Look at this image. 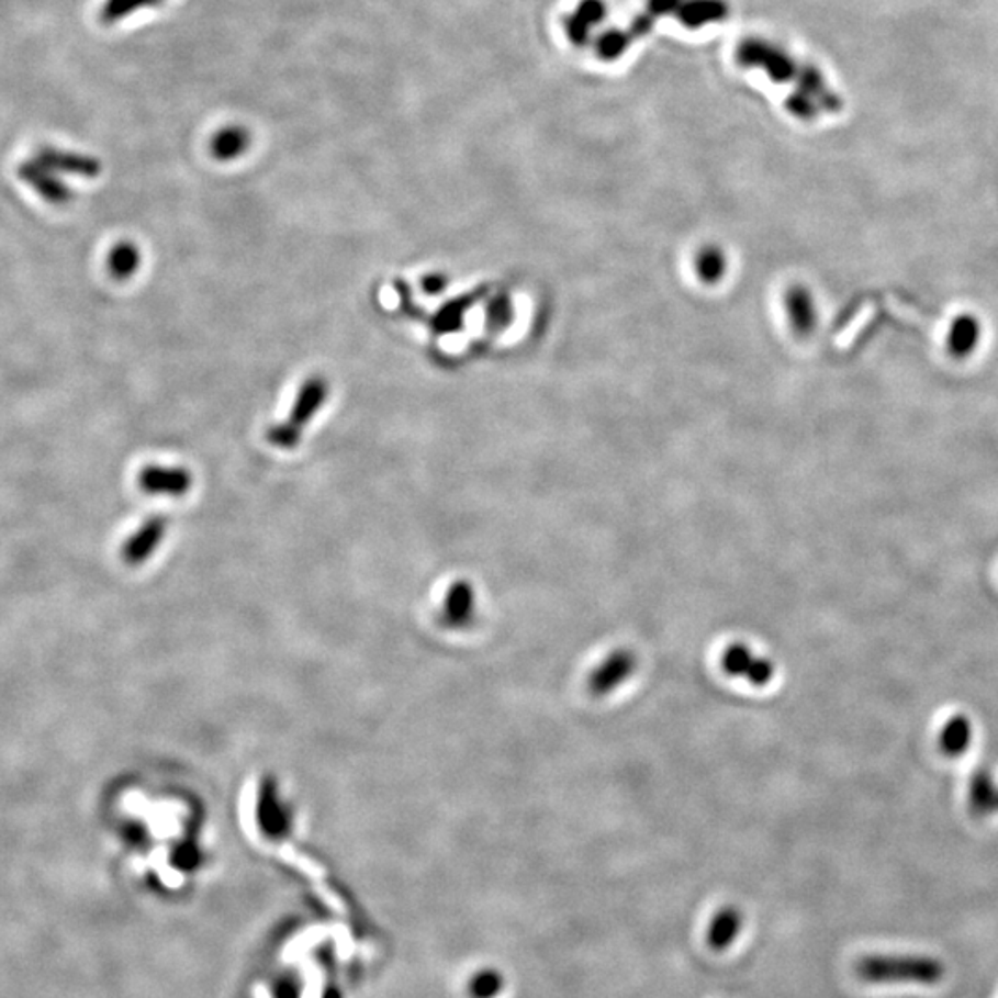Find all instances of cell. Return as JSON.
I'll use <instances>...</instances> for the list:
<instances>
[{
	"label": "cell",
	"mask_w": 998,
	"mask_h": 998,
	"mask_svg": "<svg viewBox=\"0 0 998 998\" xmlns=\"http://www.w3.org/2000/svg\"><path fill=\"white\" fill-rule=\"evenodd\" d=\"M856 975L865 984H917L938 986L945 976V965L938 957L919 954H870L860 957Z\"/></svg>",
	"instance_id": "6da1fadb"
},
{
	"label": "cell",
	"mask_w": 998,
	"mask_h": 998,
	"mask_svg": "<svg viewBox=\"0 0 998 998\" xmlns=\"http://www.w3.org/2000/svg\"><path fill=\"white\" fill-rule=\"evenodd\" d=\"M738 59L743 65L760 67L767 72L773 82L786 83L797 80L803 64H797L794 56H789L783 47L765 42V40H749L738 48Z\"/></svg>",
	"instance_id": "7a4b0ae2"
},
{
	"label": "cell",
	"mask_w": 998,
	"mask_h": 998,
	"mask_svg": "<svg viewBox=\"0 0 998 998\" xmlns=\"http://www.w3.org/2000/svg\"><path fill=\"white\" fill-rule=\"evenodd\" d=\"M721 665L730 677L743 679L753 686H765L775 675V665L771 660L754 653L745 643H732L725 649Z\"/></svg>",
	"instance_id": "3957f363"
},
{
	"label": "cell",
	"mask_w": 998,
	"mask_h": 998,
	"mask_svg": "<svg viewBox=\"0 0 998 998\" xmlns=\"http://www.w3.org/2000/svg\"><path fill=\"white\" fill-rule=\"evenodd\" d=\"M637 665V654L631 649H616L590 675V692L597 697L613 694L635 675Z\"/></svg>",
	"instance_id": "277c9868"
},
{
	"label": "cell",
	"mask_w": 998,
	"mask_h": 998,
	"mask_svg": "<svg viewBox=\"0 0 998 998\" xmlns=\"http://www.w3.org/2000/svg\"><path fill=\"white\" fill-rule=\"evenodd\" d=\"M139 485L148 494L183 496L193 485V475L186 468L150 464L141 470Z\"/></svg>",
	"instance_id": "5b68a950"
},
{
	"label": "cell",
	"mask_w": 998,
	"mask_h": 998,
	"mask_svg": "<svg viewBox=\"0 0 998 998\" xmlns=\"http://www.w3.org/2000/svg\"><path fill=\"white\" fill-rule=\"evenodd\" d=\"M984 337V326L980 318L973 313H962L954 316L949 329H946L945 345L946 350L954 359H969L978 346L982 345Z\"/></svg>",
	"instance_id": "8992f818"
},
{
	"label": "cell",
	"mask_w": 998,
	"mask_h": 998,
	"mask_svg": "<svg viewBox=\"0 0 998 998\" xmlns=\"http://www.w3.org/2000/svg\"><path fill=\"white\" fill-rule=\"evenodd\" d=\"M327 394H329V383L322 375H311L300 386L294 405H292L291 418L289 424L302 431V427L307 426L313 416L324 407Z\"/></svg>",
	"instance_id": "52a82bcc"
},
{
	"label": "cell",
	"mask_w": 998,
	"mask_h": 998,
	"mask_svg": "<svg viewBox=\"0 0 998 998\" xmlns=\"http://www.w3.org/2000/svg\"><path fill=\"white\" fill-rule=\"evenodd\" d=\"M743 929V913L736 906H725L708 924L707 943L713 951H729L740 938Z\"/></svg>",
	"instance_id": "ba28073f"
},
{
	"label": "cell",
	"mask_w": 998,
	"mask_h": 998,
	"mask_svg": "<svg viewBox=\"0 0 998 998\" xmlns=\"http://www.w3.org/2000/svg\"><path fill=\"white\" fill-rule=\"evenodd\" d=\"M250 145L251 135L245 126L228 124L224 128L216 130L215 135L211 137L210 150L213 158L218 161H234V159L240 158L250 148Z\"/></svg>",
	"instance_id": "9c48e42d"
},
{
	"label": "cell",
	"mask_w": 998,
	"mask_h": 998,
	"mask_svg": "<svg viewBox=\"0 0 998 998\" xmlns=\"http://www.w3.org/2000/svg\"><path fill=\"white\" fill-rule=\"evenodd\" d=\"M603 15H605V7H603L602 0H584V2H581V7L568 18V37H570L572 43H575L578 47H581V43L588 40L592 26L599 23Z\"/></svg>",
	"instance_id": "30bf717a"
},
{
	"label": "cell",
	"mask_w": 998,
	"mask_h": 998,
	"mask_svg": "<svg viewBox=\"0 0 998 998\" xmlns=\"http://www.w3.org/2000/svg\"><path fill=\"white\" fill-rule=\"evenodd\" d=\"M727 13L724 0H683L677 18L689 29H699L703 24L721 21Z\"/></svg>",
	"instance_id": "8fae6325"
},
{
	"label": "cell",
	"mask_w": 998,
	"mask_h": 998,
	"mask_svg": "<svg viewBox=\"0 0 998 998\" xmlns=\"http://www.w3.org/2000/svg\"><path fill=\"white\" fill-rule=\"evenodd\" d=\"M21 176L29 181L30 186L37 189V193L43 194L45 199L56 204L67 202L70 199L69 189L65 188L61 181L51 178L48 170L42 169L40 165L29 164L21 169Z\"/></svg>",
	"instance_id": "7c38bea8"
},
{
	"label": "cell",
	"mask_w": 998,
	"mask_h": 998,
	"mask_svg": "<svg viewBox=\"0 0 998 998\" xmlns=\"http://www.w3.org/2000/svg\"><path fill=\"white\" fill-rule=\"evenodd\" d=\"M139 265V248L134 243H130V240H123V243L113 246L110 256H108V270H110V274L115 280H128L137 272Z\"/></svg>",
	"instance_id": "4fadbf2b"
},
{
	"label": "cell",
	"mask_w": 998,
	"mask_h": 998,
	"mask_svg": "<svg viewBox=\"0 0 998 998\" xmlns=\"http://www.w3.org/2000/svg\"><path fill=\"white\" fill-rule=\"evenodd\" d=\"M42 164L48 165L53 169L72 172V175L89 176V178H93L100 172V164L97 159L77 156V154L56 153V150L43 153Z\"/></svg>",
	"instance_id": "5bb4252c"
},
{
	"label": "cell",
	"mask_w": 998,
	"mask_h": 998,
	"mask_svg": "<svg viewBox=\"0 0 998 998\" xmlns=\"http://www.w3.org/2000/svg\"><path fill=\"white\" fill-rule=\"evenodd\" d=\"M165 531V520L161 516H156L153 520L146 522L145 526L141 527L137 535H135L132 540H130L128 546H126V554L132 561H139L143 557L150 553L156 543L161 540Z\"/></svg>",
	"instance_id": "9a60e30c"
},
{
	"label": "cell",
	"mask_w": 998,
	"mask_h": 998,
	"mask_svg": "<svg viewBox=\"0 0 998 998\" xmlns=\"http://www.w3.org/2000/svg\"><path fill=\"white\" fill-rule=\"evenodd\" d=\"M505 989V976L502 971L486 967L475 973L468 982L470 998H497Z\"/></svg>",
	"instance_id": "2e32d148"
},
{
	"label": "cell",
	"mask_w": 998,
	"mask_h": 998,
	"mask_svg": "<svg viewBox=\"0 0 998 998\" xmlns=\"http://www.w3.org/2000/svg\"><path fill=\"white\" fill-rule=\"evenodd\" d=\"M971 745V724L964 718H954L941 732V749L951 756H960Z\"/></svg>",
	"instance_id": "e0dca14e"
},
{
	"label": "cell",
	"mask_w": 998,
	"mask_h": 998,
	"mask_svg": "<svg viewBox=\"0 0 998 998\" xmlns=\"http://www.w3.org/2000/svg\"><path fill=\"white\" fill-rule=\"evenodd\" d=\"M789 311H792V316H794V326L799 332L808 333L814 329V326H816V305H814L810 292L803 291V289L794 291L792 299H789Z\"/></svg>",
	"instance_id": "ac0fdd59"
},
{
	"label": "cell",
	"mask_w": 998,
	"mask_h": 998,
	"mask_svg": "<svg viewBox=\"0 0 998 998\" xmlns=\"http://www.w3.org/2000/svg\"><path fill=\"white\" fill-rule=\"evenodd\" d=\"M159 2L161 0H108L102 10V18L105 23H117L121 19L130 18L137 10L158 7Z\"/></svg>",
	"instance_id": "d6986e66"
},
{
	"label": "cell",
	"mask_w": 998,
	"mask_h": 998,
	"mask_svg": "<svg viewBox=\"0 0 998 998\" xmlns=\"http://www.w3.org/2000/svg\"><path fill=\"white\" fill-rule=\"evenodd\" d=\"M267 440L280 450H294V448H299L300 440H302V431L292 427L289 422H281V424L269 427Z\"/></svg>",
	"instance_id": "ffe728a7"
},
{
	"label": "cell",
	"mask_w": 998,
	"mask_h": 998,
	"mask_svg": "<svg viewBox=\"0 0 998 998\" xmlns=\"http://www.w3.org/2000/svg\"><path fill=\"white\" fill-rule=\"evenodd\" d=\"M473 594L468 584H459L451 590L450 602H448V613L453 621H461L468 618L472 613Z\"/></svg>",
	"instance_id": "44dd1931"
},
{
	"label": "cell",
	"mask_w": 998,
	"mask_h": 998,
	"mask_svg": "<svg viewBox=\"0 0 998 998\" xmlns=\"http://www.w3.org/2000/svg\"><path fill=\"white\" fill-rule=\"evenodd\" d=\"M394 287H396L397 294H400V304H402L403 313H407V315L413 316V318H424V313H422L420 307H418V305L415 304V300H413L411 287L403 280H396Z\"/></svg>",
	"instance_id": "7402d4cb"
},
{
	"label": "cell",
	"mask_w": 998,
	"mask_h": 998,
	"mask_svg": "<svg viewBox=\"0 0 998 998\" xmlns=\"http://www.w3.org/2000/svg\"><path fill=\"white\" fill-rule=\"evenodd\" d=\"M446 283H448V280H446V276L429 274V276H426V278H424V280H422L420 285H422V289H424V292H427V294H438V292L444 291V287H446Z\"/></svg>",
	"instance_id": "603a6c76"
}]
</instances>
